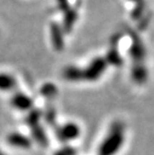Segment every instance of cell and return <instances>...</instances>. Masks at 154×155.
I'll return each mask as SVG.
<instances>
[{"label":"cell","mask_w":154,"mask_h":155,"mask_svg":"<svg viewBox=\"0 0 154 155\" xmlns=\"http://www.w3.org/2000/svg\"><path fill=\"white\" fill-rule=\"evenodd\" d=\"M124 142V126L120 122L112 124L108 135L101 143L97 155H115Z\"/></svg>","instance_id":"obj_1"},{"label":"cell","mask_w":154,"mask_h":155,"mask_svg":"<svg viewBox=\"0 0 154 155\" xmlns=\"http://www.w3.org/2000/svg\"><path fill=\"white\" fill-rule=\"evenodd\" d=\"M106 66H107V62L105 60V58L97 57L93 59L86 68L82 69L83 80H87V81L98 80L101 77V75L104 73Z\"/></svg>","instance_id":"obj_2"},{"label":"cell","mask_w":154,"mask_h":155,"mask_svg":"<svg viewBox=\"0 0 154 155\" xmlns=\"http://www.w3.org/2000/svg\"><path fill=\"white\" fill-rule=\"evenodd\" d=\"M146 56L145 47L137 35H132V44L130 47V57L132 59V65L144 64Z\"/></svg>","instance_id":"obj_3"},{"label":"cell","mask_w":154,"mask_h":155,"mask_svg":"<svg viewBox=\"0 0 154 155\" xmlns=\"http://www.w3.org/2000/svg\"><path fill=\"white\" fill-rule=\"evenodd\" d=\"M56 134L59 140L63 142V141H68L77 138L80 134V129L75 123H66L60 128H58Z\"/></svg>","instance_id":"obj_4"},{"label":"cell","mask_w":154,"mask_h":155,"mask_svg":"<svg viewBox=\"0 0 154 155\" xmlns=\"http://www.w3.org/2000/svg\"><path fill=\"white\" fill-rule=\"evenodd\" d=\"M11 104L13 107L17 108L19 110H29L31 109L33 106V100L30 97H28L27 95L23 93H15L11 98Z\"/></svg>","instance_id":"obj_5"},{"label":"cell","mask_w":154,"mask_h":155,"mask_svg":"<svg viewBox=\"0 0 154 155\" xmlns=\"http://www.w3.org/2000/svg\"><path fill=\"white\" fill-rule=\"evenodd\" d=\"M131 77L134 82L137 84H143L147 81L148 78V72L144 64L140 65H132L131 69Z\"/></svg>","instance_id":"obj_6"},{"label":"cell","mask_w":154,"mask_h":155,"mask_svg":"<svg viewBox=\"0 0 154 155\" xmlns=\"http://www.w3.org/2000/svg\"><path fill=\"white\" fill-rule=\"evenodd\" d=\"M51 41L55 50L60 51L64 47V40L62 29L57 24L51 25Z\"/></svg>","instance_id":"obj_7"},{"label":"cell","mask_w":154,"mask_h":155,"mask_svg":"<svg viewBox=\"0 0 154 155\" xmlns=\"http://www.w3.org/2000/svg\"><path fill=\"white\" fill-rule=\"evenodd\" d=\"M7 141L9 144L13 145L16 147H20V148H29L31 146V141L29 138H27L24 135H22L20 133H16L13 132L11 134L8 135Z\"/></svg>","instance_id":"obj_8"},{"label":"cell","mask_w":154,"mask_h":155,"mask_svg":"<svg viewBox=\"0 0 154 155\" xmlns=\"http://www.w3.org/2000/svg\"><path fill=\"white\" fill-rule=\"evenodd\" d=\"M63 76L65 79L69 81H80L83 80V74H82V69L69 66L66 67L63 71Z\"/></svg>","instance_id":"obj_9"},{"label":"cell","mask_w":154,"mask_h":155,"mask_svg":"<svg viewBox=\"0 0 154 155\" xmlns=\"http://www.w3.org/2000/svg\"><path fill=\"white\" fill-rule=\"evenodd\" d=\"M32 129V135L33 138L37 142L42 145V146H47L48 145V138L44 132V129L40 126V124H37L35 126L31 127Z\"/></svg>","instance_id":"obj_10"},{"label":"cell","mask_w":154,"mask_h":155,"mask_svg":"<svg viewBox=\"0 0 154 155\" xmlns=\"http://www.w3.org/2000/svg\"><path fill=\"white\" fill-rule=\"evenodd\" d=\"M16 87V80L11 75L0 73V90L8 91Z\"/></svg>","instance_id":"obj_11"},{"label":"cell","mask_w":154,"mask_h":155,"mask_svg":"<svg viewBox=\"0 0 154 155\" xmlns=\"http://www.w3.org/2000/svg\"><path fill=\"white\" fill-rule=\"evenodd\" d=\"M105 60L107 63H110L111 65H114V66H119V65L122 64V58L120 57L118 51H117L115 47H111L109 49Z\"/></svg>","instance_id":"obj_12"},{"label":"cell","mask_w":154,"mask_h":155,"mask_svg":"<svg viewBox=\"0 0 154 155\" xmlns=\"http://www.w3.org/2000/svg\"><path fill=\"white\" fill-rule=\"evenodd\" d=\"M41 115H42V112L39 110V109H32L29 114L27 115L26 117V123H27L30 127H33L35 125L39 124V120L41 118Z\"/></svg>","instance_id":"obj_13"},{"label":"cell","mask_w":154,"mask_h":155,"mask_svg":"<svg viewBox=\"0 0 154 155\" xmlns=\"http://www.w3.org/2000/svg\"><path fill=\"white\" fill-rule=\"evenodd\" d=\"M40 93L46 98H51L56 95L57 93V88L55 87V85L51 83H46L40 88Z\"/></svg>","instance_id":"obj_14"},{"label":"cell","mask_w":154,"mask_h":155,"mask_svg":"<svg viewBox=\"0 0 154 155\" xmlns=\"http://www.w3.org/2000/svg\"><path fill=\"white\" fill-rule=\"evenodd\" d=\"M45 120L48 124L53 125L55 123V120H56V113H55L54 109H49L47 112L45 113Z\"/></svg>","instance_id":"obj_15"},{"label":"cell","mask_w":154,"mask_h":155,"mask_svg":"<svg viewBox=\"0 0 154 155\" xmlns=\"http://www.w3.org/2000/svg\"><path fill=\"white\" fill-rule=\"evenodd\" d=\"M76 154V150L72 147H64L55 152L54 155H75Z\"/></svg>","instance_id":"obj_16"},{"label":"cell","mask_w":154,"mask_h":155,"mask_svg":"<svg viewBox=\"0 0 154 155\" xmlns=\"http://www.w3.org/2000/svg\"><path fill=\"white\" fill-rule=\"evenodd\" d=\"M130 1H133V2H140V1H142V0H130Z\"/></svg>","instance_id":"obj_17"},{"label":"cell","mask_w":154,"mask_h":155,"mask_svg":"<svg viewBox=\"0 0 154 155\" xmlns=\"http://www.w3.org/2000/svg\"><path fill=\"white\" fill-rule=\"evenodd\" d=\"M0 155H6V154H4V153H3L2 151H0Z\"/></svg>","instance_id":"obj_18"}]
</instances>
